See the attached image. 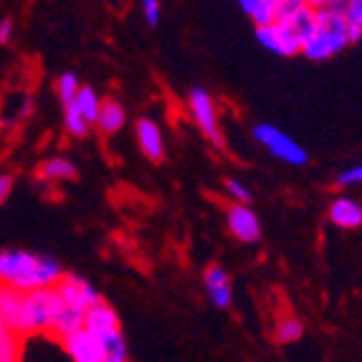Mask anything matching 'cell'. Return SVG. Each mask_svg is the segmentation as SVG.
<instances>
[{"instance_id":"cell-18","label":"cell","mask_w":362,"mask_h":362,"mask_svg":"<svg viewBox=\"0 0 362 362\" xmlns=\"http://www.w3.org/2000/svg\"><path fill=\"white\" fill-rule=\"evenodd\" d=\"M38 175L49 182H64V180H74L76 177V165L64 155H54L49 160H43L41 168H38Z\"/></svg>"},{"instance_id":"cell-5","label":"cell","mask_w":362,"mask_h":362,"mask_svg":"<svg viewBox=\"0 0 362 362\" xmlns=\"http://www.w3.org/2000/svg\"><path fill=\"white\" fill-rule=\"evenodd\" d=\"M187 112H190V119L195 122V127L206 134V139H211L213 145H223L216 102H213V97L206 89L190 91V97H187Z\"/></svg>"},{"instance_id":"cell-8","label":"cell","mask_w":362,"mask_h":362,"mask_svg":"<svg viewBox=\"0 0 362 362\" xmlns=\"http://www.w3.org/2000/svg\"><path fill=\"white\" fill-rule=\"evenodd\" d=\"M0 322L13 334H18L21 339L28 337L30 327H28V314H25V294L0 286Z\"/></svg>"},{"instance_id":"cell-7","label":"cell","mask_w":362,"mask_h":362,"mask_svg":"<svg viewBox=\"0 0 362 362\" xmlns=\"http://www.w3.org/2000/svg\"><path fill=\"white\" fill-rule=\"evenodd\" d=\"M54 291L64 304H71V307L84 309V312L102 302V294L84 276H76V274H64V279L54 286Z\"/></svg>"},{"instance_id":"cell-15","label":"cell","mask_w":362,"mask_h":362,"mask_svg":"<svg viewBox=\"0 0 362 362\" xmlns=\"http://www.w3.org/2000/svg\"><path fill=\"white\" fill-rule=\"evenodd\" d=\"M203 284H206L208 296L218 309L228 307L230 299H233V289H230V276L223 266H208L206 274H203Z\"/></svg>"},{"instance_id":"cell-22","label":"cell","mask_w":362,"mask_h":362,"mask_svg":"<svg viewBox=\"0 0 362 362\" xmlns=\"http://www.w3.org/2000/svg\"><path fill=\"white\" fill-rule=\"evenodd\" d=\"M304 334V325L302 320H296L294 314H286L276 322V329H274V337H276L279 344H291L296 339H302Z\"/></svg>"},{"instance_id":"cell-16","label":"cell","mask_w":362,"mask_h":362,"mask_svg":"<svg viewBox=\"0 0 362 362\" xmlns=\"http://www.w3.org/2000/svg\"><path fill=\"white\" fill-rule=\"evenodd\" d=\"M84 309L78 307H71V304H64L59 299V307H56V314H54V322H51V332L54 337L64 339L69 334L78 332V329H84Z\"/></svg>"},{"instance_id":"cell-24","label":"cell","mask_w":362,"mask_h":362,"mask_svg":"<svg viewBox=\"0 0 362 362\" xmlns=\"http://www.w3.org/2000/svg\"><path fill=\"white\" fill-rule=\"evenodd\" d=\"M344 18L350 25L352 41H357L362 36V0H347L344 3Z\"/></svg>"},{"instance_id":"cell-26","label":"cell","mask_w":362,"mask_h":362,"mask_svg":"<svg viewBox=\"0 0 362 362\" xmlns=\"http://www.w3.org/2000/svg\"><path fill=\"white\" fill-rule=\"evenodd\" d=\"M56 89H59L61 104H64V107H69V104H74V99H76L81 84H78V78L74 76V74H64V76H59V84H56Z\"/></svg>"},{"instance_id":"cell-3","label":"cell","mask_w":362,"mask_h":362,"mask_svg":"<svg viewBox=\"0 0 362 362\" xmlns=\"http://www.w3.org/2000/svg\"><path fill=\"white\" fill-rule=\"evenodd\" d=\"M254 137L261 147H266V150L272 152L276 160H281V163L294 165V168L309 163L307 150H304L294 137H289L284 129L274 127V124H256Z\"/></svg>"},{"instance_id":"cell-28","label":"cell","mask_w":362,"mask_h":362,"mask_svg":"<svg viewBox=\"0 0 362 362\" xmlns=\"http://www.w3.org/2000/svg\"><path fill=\"white\" fill-rule=\"evenodd\" d=\"M142 16H145L147 25H157L160 23V3L157 0H145L142 3Z\"/></svg>"},{"instance_id":"cell-12","label":"cell","mask_w":362,"mask_h":362,"mask_svg":"<svg viewBox=\"0 0 362 362\" xmlns=\"http://www.w3.org/2000/svg\"><path fill=\"white\" fill-rule=\"evenodd\" d=\"M327 218L329 223L337 226L342 230H352L362 226V203L357 198L347 193H339L337 198H332L329 208H327Z\"/></svg>"},{"instance_id":"cell-14","label":"cell","mask_w":362,"mask_h":362,"mask_svg":"<svg viewBox=\"0 0 362 362\" xmlns=\"http://www.w3.org/2000/svg\"><path fill=\"white\" fill-rule=\"evenodd\" d=\"M61 344L74 362H102V342L86 329H78V332L64 337Z\"/></svg>"},{"instance_id":"cell-2","label":"cell","mask_w":362,"mask_h":362,"mask_svg":"<svg viewBox=\"0 0 362 362\" xmlns=\"http://www.w3.org/2000/svg\"><path fill=\"white\" fill-rule=\"evenodd\" d=\"M314 30L302 46V56L312 61H327L342 54L352 43V33L344 18V0H317Z\"/></svg>"},{"instance_id":"cell-30","label":"cell","mask_w":362,"mask_h":362,"mask_svg":"<svg viewBox=\"0 0 362 362\" xmlns=\"http://www.w3.org/2000/svg\"><path fill=\"white\" fill-rule=\"evenodd\" d=\"M13 28H16L13 18H3V21H0V43H8V41H11Z\"/></svg>"},{"instance_id":"cell-25","label":"cell","mask_w":362,"mask_h":362,"mask_svg":"<svg viewBox=\"0 0 362 362\" xmlns=\"http://www.w3.org/2000/svg\"><path fill=\"white\" fill-rule=\"evenodd\" d=\"M226 195L233 200L235 206H248L251 203V187L243 180H238V177H228L226 180Z\"/></svg>"},{"instance_id":"cell-20","label":"cell","mask_w":362,"mask_h":362,"mask_svg":"<svg viewBox=\"0 0 362 362\" xmlns=\"http://www.w3.org/2000/svg\"><path fill=\"white\" fill-rule=\"evenodd\" d=\"M74 107H76V112L84 117L89 124H94L97 117H99V109H102V97H99L91 86H81L78 94H76V99H74Z\"/></svg>"},{"instance_id":"cell-21","label":"cell","mask_w":362,"mask_h":362,"mask_svg":"<svg viewBox=\"0 0 362 362\" xmlns=\"http://www.w3.org/2000/svg\"><path fill=\"white\" fill-rule=\"evenodd\" d=\"M21 352H23V339L0 322V362H21Z\"/></svg>"},{"instance_id":"cell-4","label":"cell","mask_w":362,"mask_h":362,"mask_svg":"<svg viewBox=\"0 0 362 362\" xmlns=\"http://www.w3.org/2000/svg\"><path fill=\"white\" fill-rule=\"evenodd\" d=\"M314 18H317V11L309 0H279L276 3V23H284L302 46L312 36Z\"/></svg>"},{"instance_id":"cell-17","label":"cell","mask_w":362,"mask_h":362,"mask_svg":"<svg viewBox=\"0 0 362 362\" xmlns=\"http://www.w3.org/2000/svg\"><path fill=\"white\" fill-rule=\"evenodd\" d=\"M124 124H127V109L122 107L117 99H102V109H99L94 127L102 134H117Z\"/></svg>"},{"instance_id":"cell-23","label":"cell","mask_w":362,"mask_h":362,"mask_svg":"<svg viewBox=\"0 0 362 362\" xmlns=\"http://www.w3.org/2000/svg\"><path fill=\"white\" fill-rule=\"evenodd\" d=\"M64 127H66V132L71 134V137H86L91 124L78 115L74 104H69V107H64Z\"/></svg>"},{"instance_id":"cell-29","label":"cell","mask_w":362,"mask_h":362,"mask_svg":"<svg viewBox=\"0 0 362 362\" xmlns=\"http://www.w3.org/2000/svg\"><path fill=\"white\" fill-rule=\"evenodd\" d=\"M13 190V177L8 173H0V206L6 203V198L11 195Z\"/></svg>"},{"instance_id":"cell-13","label":"cell","mask_w":362,"mask_h":362,"mask_svg":"<svg viewBox=\"0 0 362 362\" xmlns=\"http://www.w3.org/2000/svg\"><path fill=\"white\" fill-rule=\"evenodd\" d=\"M84 329L89 334H94L97 339L107 337V334L122 332L119 314H117L115 309L109 307V304L102 299L99 304H94L91 309H86V314H84Z\"/></svg>"},{"instance_id":"cell-10","label":"cell","mask_w":362,"mask_h":362,"mask_svg":"<svg viewBox=\"0 0 362 362\" xmlns=\"http://www.w3.org/2000/svg\"><path fill=\"white\" fill-rule=\"evenodd\" d=\"M226 223H228V230L243 243H256L261 238V221L254 213L251 206H230L226 211Z\"/></svg>"},{"instance_id":"cell-1","label":"cell","mask_w":362,"mask_h":362,"mask_svg":"<svg viewBox=\"0 0 362 362\" xmlns=\"http://www.w3.org/2000/svg\"><path fill=\"white\" fill-rule=\"evenodd\" d=\"M64 279V269L56 259L43 254H30L23 248L0 251V286L21 294L54 289Z\"/></svg>"},{"instance_id":"cell-27","label":"cell","mask_w":362,"mask_h":362,"mask_svg":"<svg viewBox=\"0 0 362 362\" xmlns=\"http://www.w3.org/2000/svg\"><path fill=\"white\" fill-rule=\"evenodd\" d=\"M337 187H352V185H362V163L360 165H352L350 170H344L339 173L337 180H334Z\"/></svg>"},{"instance_id":"cell-11","label":"cell","mask_w":362,"mask_h":362,"mask_svg":"<svg viewBox=\"0 0 362 362\" xmlns=\"http://www.w3.org/2000/svg\"><path fill=\"white\" fill-rule=\"evenodd\" d=\"M134 137H137L139 152L152 160V163H160L165 157V134L163 127L157 124L150 117H139L137 124H134Z\"/></svg>"},{"instance_id":"cell-6","label":"cell","mask_w":362,"mask_h":362,"mask_svg":"<svg viewBox=\"0 0 362 362\" xmlns=\"http://www.w3.org/2000/svg\"><path fill=\"white\" fill-rule=\"evenodd\" d=\"M56 307H59V296H56L54 289L25 294V314H28L30 334L51 332V322H54Z\"/></svg>"},{"instance_id":"cell-19","label":"cell","mask_w":362,"mask_h":362,"mask_svg":"<svg viewBox=\"0 0 362 362\" xmlns=\"http://www.w3.org/2000/svg\"><path fill=\"white\" fill-rule=\"evenodd\" d=\"M276 3L279 0H243L241 11L246 13L256 28L276 23Z\"/></svg>"},{"instance_id":"cell-9","label":"cell","mask_w":362,"mask_h":362,"mask_svg":"<svg viewBox=\"0 0 362 362\" xmlns=\"http://www.w3.org/2000/svg\"><path fill=\"white\" fill-rule=\"evenodd\" d=\"M256 38H259V43L266 51H272L276 56L302 54V43L296 41V36L284 23H272L266 25V28H256Z\"/></svg>"}]
</instances>
